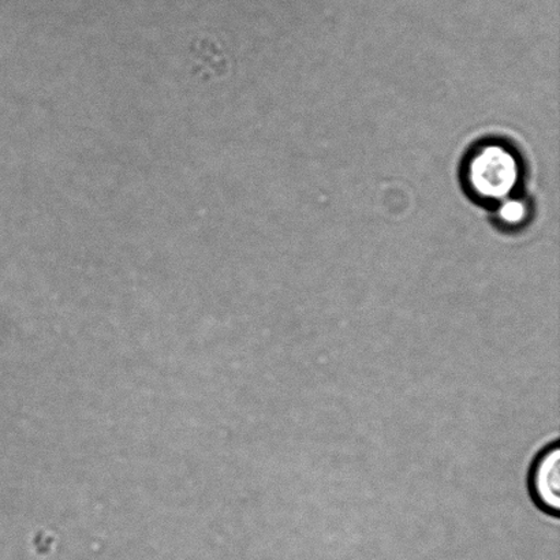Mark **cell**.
<instances>
[{"mask_svg": "<svg viewBox=\"0 0 560 560\" xmlns=\"http://www.w3.org/2000/svg\"><path fill=\"white\" fill-rule=\"evenodd\" d=\"M520 175L517 156L503 144L488 142L466 163L465 184L475 199L501 205L517 188Z\"/></svg>", "mask_w": 560, "mask_h": 560, "instance_id": "1", "label": "cell"}, {"mask_svg": "<svg viewBox=\"0 0 560 560\" xmlns=\"http://www.w3.org/2000/svg\"><path fill=\"white\" fill-rule=\"evenodd\" d=\"M532 501L542 514L557 518L560 510V447L559 442L546 444L532 459L528 477Z\"/></svg>", "mask_w": 560, "mask_h": 560, "instance_id": "2", "label": "cell"}, {"mask_svg": "<svg viewBox=\"0 0 560 560\" xmlns=\"http://www.w3.org/2000/svg\"><path fill=\"white\" fill-rule=\"evenodd\" d=\"M497 217L498 221L504 224V226L518 228L528 217V207L525 206V202L510 197V199L499 205Z\"/></svg>", "mask_w": 560, "mask_h": 560, "instance_id": "3", "label": "cell"}]
</instances>
